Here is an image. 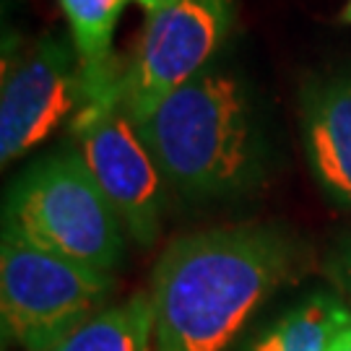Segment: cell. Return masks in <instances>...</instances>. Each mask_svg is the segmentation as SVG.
Returning <instances> with one entry per match:
<instances>
[{"label": "cell", "instance_id": "5b68a950", "mask_svg": "<svg viewBox=\"0 0 351 351\" xmlns=\"http://www.w3.org/2000/svg\"><path fill=\"white\" fill-rule=\"evenodd\" d=\"M229 26L232 0H175L149 13L138 47L120 71L123 112L141 123L172 91L211 68Z\"/></svg>", "mask_w": 351, "mask_h": 351}, {"label": "cell", "instance_id": "4fadbf2b", "mask_svg": "<svg viewBox=\"0 0 351 351\" xmlns=\"http://www.w3.org/2000/svg\"><path fill=\"white\" fill-rule=\"evenodd\" d=\"M328 351H351V317L336 330V336L330 341V349Z\"/></svg>", "mask_w": 351, "mask_h": 351}, {"label": "cell", "instance_id": "7a4b0ae2", "mask_svg": "<svg viewBox=\"0 0 351 351\" xmlns=\"http://www.w3.org/2000/svg\"><path fill=\"white\" fill-rule=\"evenodd\" d=\"M164 180L188 198H224L258 175V128L247 86L206 68L136 123Z\"/></svg>", "mask_w": 351, "mask_h": 351}, {"label": "cell", "instance_id": "52a82bcc", "mask_svg": "<svg viewBox=\"0 0 351 351\" xmlns=\"http://www.w3.org/2000/svg\"><path fill=\"white\" fill-rule=\"evenodd\" d=\"M86 84L71 37L47 34L13 55L0 91V162L11 164L86 107Z\"/></svg>", "mask_w": 351, "mask_h": 351}, {"label": "cell", "instance_id": "ba28073f", "mask_svg": "<svg viewBox=\"0 0 351 351\" xmlns=\"http://www.w3.org/2000/svg\"><path fill=\"white\" fill-rule=\"evenodd\" d=\"M302 146L320 190L351 208V78H328L304 91Z\"/></svg>", "mask_w": 351, "mask_h": 351}, {"label": "cell", "instance_id": "3957f363", "mask_svg": "<svg viewBox=\"0 0 351 351\" xmlns=\"http://www.w3.org/2000/svg\"><path fill=\"white\" fill-rule=\"evenodd\" d=\"M3 224L39 247L112 276L125 255V226L75 151H60L16 177Z\"/></svg>", "mask_w": 351, "mask_h": 351}, {"label": "cell", "instance_id": "9a60e30c", "mask_svg": "<svg viewBox=\"0 0 351 351\" xmlns=\"http://www.w3.org/2000/svg\"><path fill=\"white\" fill-rule=\"evenodd\" d=\"M343 21H346V24H351V0L346 3V8H343Z\"/></svg>", "mask_w": 351, "mask_h": 351}, {"label": "cell", "instance_id": "30bf717a", "mask_svg": "<svg viewBox=\"0 0 351 351\" xmlns=\"http://www.w3.org/2000/svg\"><path fill=\"white\" fill-rule=\"evenodd\" d=\"M351 313L330 294H310L261 330L247 351H328Z\"/></svg>", "mask_w": 351, "mask_h": 351}, {"label": "cell", "instance_id": "9c48e42d", "mask_svg": "<svg viewBox=\"0 0 351 351\" xmlns=\"http://www.w3.org/2000/svg\"><path fill=\"white\" fill-rule=\"evenodd\" d=\"M68 21L71 42L86 84V104L117 101L120 65L114 63L112 39L128 0H58Z\"/></svg>", "mask_w": 351, "mask_h": 351}, {"label": "cell", "instance_id": "7c38bea8", "mask_svg": "<svg viewBox=\"0 0 351 351\" xmlns=\"http://www.w3.org/2000/svg\"><path fill=\"white\" fill-rule=\"evenodd\" d=\"M330 274H333L336 284L341 287V291L351 300V234L333 252V258H330Z\"/></svg>", "mask_w": 351, "mask_h": 351}, {"label": "cell", "instance_id": "5bb4252c", "mask_svg": "<svg viewBox=\"0 0 351 351\" xmlns=\"http://www.w3.org/2000/svg\"><path fill=\"white\" fill-rule=\"evenodd\" d=\"M133 3H138L141 8L146 13H156L162 11L164 5H169V3H175V0H133Z\"/></svg>", "mask_w": 351, "mask_h": 351}, {"label": "cell", "instance_id": "8fae6325", "mask_svg": "<svg viewBox=\"0 0 351 351\" xmlns=\"http://www.w3.org/2000/svg\"><path fill=\"white\" fill-rule=\"evenodd\" d=\"M52 351H156L149 294L104 307Z\"/></svg>", "mask_w": 351, "mask_h": 351}, {"label": "cell", "instance_id": "8992f818", "mask_svg": "<svg viewBox=\"0 0 351 351\" xmlns=\"http://www.w3.org/2000/svg\"><path fill=\"white\" fill-rule=\"evenodd\" d=\"M73 151L138 245L159 237L167 180L136 123L117 101H91L71 123Z\"/></svg>", "mask_w": 351, "mask_h": 351}, {"label": "cell", "instance_id": "277c9868", "mask_svg": "<svg viewBox=\"0 0 351 351\" xmlns=\"http://www.w3.org/2000/svg\"><path fill=\"white\" fill-rule=\"evenodd\" d=\"M112 276L39 247L3 224L0 317L3 336L24 351H52L104 310Z\"/></svg>", "mask_w": 351, "mask_h": 351}, {"label": "cell", "instance_id": "6da1fadb", "mask_svg": "<svg viewBox=\"0 0 351 351\" xmlns=\"http://www.w3.org/2000/svg\"><path fill=\"white\" fill-rule=\"evenodd\" d=\"M274 226H219L167 245L151 276L156 351H226L294 268Z\"/></svg>", "mask_w": 351, "mask_h": 351}]
</instances>
